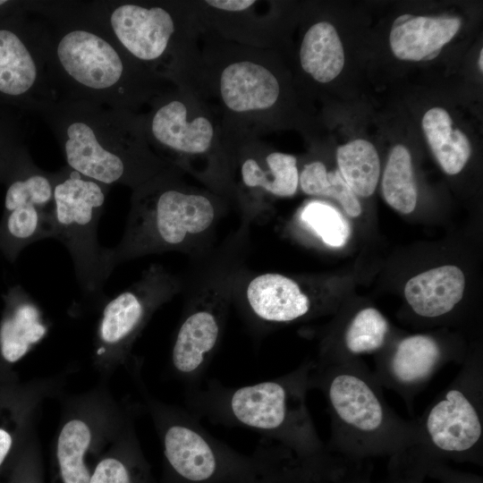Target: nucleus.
Instances as JSON below:
<instances>
[{"instance_id":"7ed1b4c3","label":"nucleus","mask_w":483,"mask_h":483,"mask_svg":"<svg viewBox=\"0 0 483 483\" xmlns=\"http://www.w3.org/2000/svg\"><path fill=\"white\" fill-rule=\"evenodd\" d=\"M311 367L307 361L281 377L240 387L210 379L205 387H189L186 409L198 419L254 430L300 457L322 456L328 450L307 404Z\"/></svg>"},{"instance_id":"b1692460","label":"nucleus","mask_w":483,"mask_h":483,"mask_svg":"<svg viewBox=\"0 0 483 483\" xmlns=\"http://www.w3.org/2000/svg\"><path fill=\"white\" fill-rule=\"evenodd\" d=\"M303 71L316 81L335 79L344 65V52L339 35L331 23L319 21L305 32L299 52Z\"/></svg>"},{"instance_id":"7c9ffc66","label":"nucleus","mask_w":483,"mask_h":483,"mask_svg":"<svg viewBox=\"0 0 483 483\" xmlns=\"http://www.w3.org/2000/svg\"><path fill=\"white\" fill-rule=\"evenodd\" d=\"M426 477V465L413 446L389 457L385 483H423Z\"/></svg>"},{"instance_id":"9b49d317","label":"nucleus","mask_w":483,"mask_h":483,"mask_svg":"<svg viewBox=\"0 0 483 483\" xmlns=\"http://www.w3.org/2000/svg\"><path fill=\"white\" fill-rule=\"evenodd\" d=\"M133 414L104 383L64 399L52 443L50 483H89L95 463Z\"/></svg>"},{"instance_id":"6e6552de","label":"nucleus","mask_w":483,"mask_h":483,"mask_svg":"<svg viewBox=\"0 0 483 483\" xmlns=\"http://www.w3.org/2000/svg\"><path fill=\"white\" fill-rule=\"evenodd\" d=\"M412 444L431 462L483 465V365L470 356L453 380L415 419Z\"/></svg>"},{"instance_id":"412c9836","label":"nucleus","mask_w":483,"mask_h":483,"mask_svg":"<svg viewBox=\"0 0 483 483\" xmlns=\"http://www.w3.org/2000/svg\"><path fill=\"white\" fill-rule=\"evenodd\" d=\"M352 464L330 452L303 458L277 445L267 465L250 483H341Z\"/></svg>"},{"instance_id":"72a5a7b5","label":"nucleus","mask_w":483,"mask_h":483,"mask_svg":"<svg viewBox=\"0 0 483 483\" xmlns=\"http://www.w3.org/2000/svg\"><path fill=\"white\" fill-rule=\"evenodd\" d=\"M363 462L352 463L341 483H371L370 471Z\"/></svg>"},{"instance_id":"39448f33","label":"nucleus","mask_w":483,"mask_h":483,"mask_svg":"<svg viewBox=\"0 0 483 483\" xmlns=\"http://www.w3.org/2000/svg\"><path fill=\"white\" fill-rule=\"evenodd\" d=\"M219 214L213 194L190 188L180 180L179 169L170 168L133 190L123 236L111 248L112 265L184 251L210 233Z\"/></svg>"},{"instance_id":"f3484780","label":"nucleus","mask_w":483,"mask_h":483,"mask_svg":"<svg viewBox=\"0 0 483 483\" xmlns=\"http://www.w3.org/2000/svg\"><path fill=\"white\" fill-rule=\"evenodd\" d=\"M242 300L246 316L260 329L301 320L314 309L310 296L300 284L278 273L259 274L250 279Z\"/></svg>"},{"instance_id":"1a4fd4ad","label":"nucleus","mask_w":483,"mask_h":483,"mask_svg":"<svg viewBox=\"0 0 483 483\" xmlns=\"http://www.w3.org/2000/svg\"><path fill=\"white\" fill-rule=\"evenodd\" d=\"M110 187L67 165L55 172L53 238L68 250L83 295L98 303L114 267L111 249L100 246L97 225Z\"/></svg>"},{"instance_id":"cd10ccee","label":"nucleus","mask_w":483,"mask_h":483,"mask_svg":"<svg viewBox=\"0 0 483 483\" xmlns=\"http://www.w3.org/2000/svg\"><path fill=\"white\" fill-rule=\"evenodd\" d=\"M382 191L387 204L398 212L410 214L414 210L418 191L411 157L402 145L395 146L389 155L382 179Z\"/></svg>"},{"instance_id":"4be33fe9","label":"nucleus","mask_w":483,"mask_h":483,"mask_svg":"<svg viewBox=\"0 0 483 483\" xmlns=\"http://www.w3.org/2000/svg\"><path fill=\"white\" fill-rule=\"evenodd\" d=\"M465 278L455 266H442L411 277L405 299L419 317L434 319L450 313L463 296Z\"/></svg>"},{"instance_id":"473e14b6","label":"nucleus","mask_w":483,"mask_h":483,"mask_svg":"<svg viewBox=\"0 0 483 483\" xmlns=\"http://www.w3.org/2000/svg\"><path fill=\"white\" fill-rule=\"evenodd\" d=\"M21 483H44L40 445L36 438L30 443L25 477Z\"/></svg>"},{"instance_id":"2f4dec72","label":"nucleus","mask_w":483,"mask_h":483,"mask_svg":"<svg viewBox=\"0 0 483 483\" xmlns=\"http://www.w3.org/2000/svg\"><path fill=\"white\" fill-rule=\"evenodd\" d=\"M427 477L439 483H483L481 476L455 470L448 462H431L427 465Z\"/></svg>"},{"instance_id":"f8f14e48","label":"nucleus","mask_w":483,"mask_h":483,"mask_svg":"<svg viewBox=\"0 0 483 483\" xmlns=\"http://www.w3.org/2000/svg\"><path fill=\"white\" fill-rule=\"evenodd\" d=\"M181 286L177 276L162 265L152 264L138 281L105 304L93 353V365L103 380L125 365L153 314L176 295Z\"/></svg>"},{"instance_id":"4468645a","label":"nucleus","mask_w":483,"mask_h":483,"mask_svg":"<svg viewBox=\"0 0 483 483\" xmlns=\"http://www.w3.org/2000/svg\"><path fill=\"white\" fill-rule=\"evenodd\" d=\"M231 299L230 280L214 279L197 294L181 320L170 369L189 387L198 386L220 344Z\"/></svg>"},{"instance_id":"6ab92c4d","label":"nucleus","mask_w":483,"mask_h":483,"mask_svg":"<svg viewBox=\"0 0 483 483\" xmlns=\"http://www.w3.org/2000/svg\"><path fill=\"white\" fill-rule=\"evenodd\" d=\"M0 325V353L4 360H21L47 333L42 312L33 299L20 286L9 290Z\"/></svg>"},{"instance_id":"bb28decb","label":"nucleus","mask_w":483,"mask_h":483,"mask_svg":"<svg viewBox=\"0 0 483 483\" xmlns=\"http://www.w3.org/2000/svg\"><path fill=\"white\" fill-rule=\"evenodd\" d=\"M339 172L354 194L369 197L377 188L380 163L375 147L368 140H354L336 151Z\"/></svg>"},{"instance_id":"c756f323","label":"nucleus","mask_w":483,"mask_h":483,"mask_svg":"<svg viewBox=\"0 0 483 483\" xmlns=\"http://www.w3.org/2000/svg\"><path fill=\"white\" fill-rule=\"evenodd\" d=\"M298 220L306 230L332 248L344 246L351 235L346 218L335 207L323 201L307 203L301 209Z\"/></svg>"},{"instance_id":"c9c22d12","label":"nucleus","mask_w":483,"mask_h":483,"mask_svg":"<svg viewBox=\"0 0 483 483\" xmlns=\"http://www.w3.org/2000/svg\"><path fill=\"white\" fill-rule=\"evenodd\" d=\"M479 67L480 69V71L482 72L483 71V50L481 49L480 50V53H479Z\"/></svg>"},{"instance_id":"9d476101","label":"nucleus","mask_w":483,"mask_h":483,"mask_svg":"<svg viewBox=\"0 0 483 483\" xmlns=\"http://www.w3.org/2000/svg\"><path fill=\"white\" fill-rule=\"evenodd\" d=\"M149 106L148 113L140 115L147 140L157 156L196 175L198 162L206 163L212 186L230 181L227 156L217 152L213 117L191 96L187 87L165 89Z\"/></svg>"},{"instance_id":"a878e982","label":"nucleus","mask_w":483,"mask_h":483,"mask_svg":"<svg viewBox=\"0 0 483 483\" xmlns=\"http://www.w3.org/2000/svg\"><path fill=\"white\" fill-rule=\"evenodd\" d=\"M389 324L382 313L367 307L358 310L342 332L341 350L326 361H346L365 353L380 352L388 341Z\"/></svg>"},{"instance_id":"c85d7f7f","label":"nucleus","mask_w":483,"mask_h":483,"mask_svg":"<svg viewBox=\"0 0 483 483\" xmlns=\"http://www.w3.org/2000/svg\"><path fill=\"white\" fill-rule=\"evenodd\" d=\"M299 185L308 195L336 199L344 211L352 217L361 214V206L356 195L345 182L339 170L327 172L322 162L314 161L305 165L299 174Z\"/></svg>"},{"instance_id":"aec40b11","label":"nucleus","mask_w":483,"mask_h":483,"mask_svg":"<svg viewBox=\"0 0 483 483\" xmlns=\"http://www.w3.org/2000/svg\"><path fill=\"white\" fill-rule=\"evenodd\" d=\"M458 18L424 17L404 14L393 23L390 47L401 60L422 61L436 57L458 32Z\"/></svg>"},{"instance_id":"f03ea898","label":"nucleus","mask_w":483,"mask_h":483,"mask_svg":"<svg viewBox=\"0 0 483 483\" xmlns=\"http://www.w3.org/2000/svg\"><path fill=\"white\" fill-rule=\"evenodd\" d=\"M38 113L54 134L66 165L104 185L121 184L133 191L174 167L152 150L136 113L66 99Z\"/></svg>"},{"instance_id":"ddd939ff","label":"nucleus","mask_w":483,"mask_h":483,"mask_svg":"<svg viewBox=\"0 0 483 483\" xmlns=\"http://www.w3.org/2000/svg\"><path fill=\"white\" fill-rule=\"evenodd\" d=\"M10 174L0 222V250L11 261L32 242L53 238L55 173L36 166L25 153Z\"/></svg>"},{"instance_id":"e433bc0d","label":"nucleus","mask_w":483,"mask_h":483,"mask_svg":"<svg viewBox=\"0 0 483 483\" xmlns=\"http://www.w3.org/2000/svg\"><path fill=\"white\" fill-rule=\"evenodd\" d=\"M8 3V1L0 0V7L5 5Z\"/></svg>"},{"instance_id":"20e7f679","label":"nucleus","mask_w":483,"mask_h":483,"mask_svg":"<svg viewBox=\"0 0 483 483\" xmlns=\"http://www.w3.org/2000/svg\"><path fill=\"white\" fill-rule=\"evenodd\" d=\"M309 381L327 403L330 453L360 462L390 457L414 443L415 419H404L391 408L374 372L358 359L312 361Z\"/></svg>"},{"instance_id":"423d86ee","label":"nucleus","mask_w":483,"mask_h":483,"mask_svg":"<svg viewBox=\"0 0 483 483\" xmlns=\"http://www.w3.org/2000/svg\"><path fill=\"white\" fill-rule=\"evenodd\" d=\"M158 435L164 483H250L268 462L275 444L244 455L211 436L187 409L150 395L131 369Z\"/></svg>"},{"instance_id":"5701e85b","label":"nucleus","mask_w":483,"mask_h":483,"mask_svg":"<svg viewBox=\"0 0 483 483\" xmlns=\"http://www.w3.org/2000/svg\"><path fill=\"white\" fill-rule=\"evenodd\" d=\"M135 414L94 465L89 483H150L148 464L134 426Z\"/></svg>"},{"instance_id":"dca6fc26","label":"nucleus","mask_w":483,"mask_h":483,"mask_svg":"<svg viewBox=\"0 0 483 483\" xmlns=\"http://www.w3.org/2000/svg\"><path fill=\"white\" fill-rule=\"evenodd\" d=\"M454 357L436 336L411 335L399 339L380 354L373 372L382 387L399 394L412 412L416 396Z\"/></svg>"},{"instance_id":"2eb2a0df","label":"nucleus","mask_w":483,"mask_h":483,"mask_svg":"<svg viewBox=\"0 0 483 483\" xmlns=\"http://www.w3.org/2000/svg\"><path fill=\"white\" fill-rule=\"evenodd\" d=\"M264 53L239 52L210 63L212 86L226 115L265 124V114L277 104L280 82L265 63Z\"/></svg>"},{"instance_id":"a211bd4d","label":"nucleus","mask_w":483,"mask_h":483,"mask_svg":"<svg viewBox=\"0 0 483 483\" xmlns=\"http://www.w3.org/2000/svg\"><path fill=\"white\" fill-rule=\"evenodd\" d=\"M235 166L242 190L246 191L243 205L250 198L245 206L248 213L263 208L266 195L292 197L298 190L300 174L292 155L247 147L239 151Z\"/></svg>"},{"instance_id":"0eeeda50","label":"nucleus","mask_w":483,"mask_h":483,"mask_svg":"<svg viewBox=\"0 0 483 483\" xmlns=\"http://www.w3.org/2000/svg\"><path fill=\"white\" fill-rule=\"evenodd\" d=\"M91 15L140 66L177 80L189 53L190 10L168 1H85Z\"/></svg>"},{"instance_id":"f704fd0d","label":"nucleus","mask_w":483,"mask_h":483,"mask_svg":"<svg viewBox=\"0 0 483 483\" xmlns=\"http://www.w3.org/2000/svg\"><path fill=\"white\" fill-rule=\"evenodd\" d=\"M16 436L11 429L0 427V467L11 453Z\"/></svg>"},{"instance_id":"393cba45","label":"nucleus","mask_w":483,"mask_h":483,"mask_svg":"<svg viewBox=\"0 0 483 483\" xmlns=\"http://www.w3.org/2000/svg\"><path fill=\"white\" fill-rule=\"evenodd\" d=\"M447 111L433 107L422 118V128L428 143L442 169L448 174L460 173L471 154L467 136L453 129Z\"/></svg>"},{"instance_id":"f257e3e1","label":"nucleus","mask_w":483,"mask_h":483,"mask_svg":"<svg viewBox=\"0 0 483 483\" xmlns=\"http://www.w3.org/2000/svg\"><path fill=\"white\" fill-rule=\"evenodd\" d=\"M49 29L48 72L57 99L136 111L165 90L114 41L85 1H37Z\"/></svg>"}]
</instances>
